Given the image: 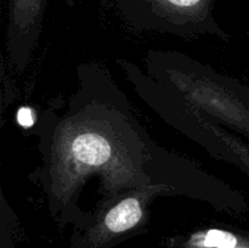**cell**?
I'll list each match as a JSON object with an SVG mask.
<instances>
[{
	"label": "cell",
	"instance_id": "277c9868",
	"mask_svg": "<svg viewBox=\"0 0 249 248\" xmlns=\"http://www.w3.org/2000/svg\"><path fill=\"white\" fill-rule=\"evenodd\" d=\"M152 111L212 158L226 162L249 177V143L168 88L158 90Z\"/></svg>",
	"mask_w": 249,
	"mask_h": 248
},
{
	"label": "cell",
	"instance_id": "6da1fadb",
	"mask_svg": "<svg viewBox=\"0 0 249 248\" xmlns=\"http://www.w3.org/2000/svg\"><path fill=\"white\" fill-rule=\"evenodd\" d=\"M36 148L40 162L29 179L60 223L79 226L89 219L80 203L94 179L95 207L129 190L168 185L177 196L219 212L243 214L249 208L242 192L160 145L108 68L94 61L77 66V85L67 99L38 114Z\"/></svg>",
	"mask_w": 249,
	"mask_h": 248
},
{
	"label": "cell",
	"instance_id": "3957f363",
	"mask_svg": "<svg viewBox=\"0 0 249 248\" xmlns=\"http://www.w3.org/2000/svg\"><path fill=\"white\" fill-rule=\"evenodd\" d=\"M126 24L136 31L157 32L190 39L215 36L229 41L231 35L215 16L218 0H113Z\"/></svg>",
	"mask_w": 249,
	"mask_h": 248
},
{
	"label": "cell",
	"instance_id": "52a82bcc",
	"mask_svg": "<svg viewBox=\"0 0 249 248\" xmlns=\"http://www.w3.org/2000/svg\"><path fill=\"white\" fill-rule=\"evenodd\" d=\"M180 248H249V233L225 228H204L177 238Z\"/></svg>",
	"mask_w": 249,
	"mask_h": 248
},
{
	"label": "cell",
	"instance_id": "8992f818",
	"mask_svg": "<svg viewBox=\"0 0 249 248\" xmlns=\"http://www.w3.org/2000/svg\"><path fill=\"white\" fill-rule=\"evenodd\" d=\"M48 0H6L5 51L15 73L24 72L39 43Z\"/></svg>",
	"mask_w": 249,
	"mask_h": 248
},
{
	"label": "cell",
	"instance_id": "5b68a950",
	"mask_svg": "<svg viewBox=\"0 0 249 248\" xmlns=\"http://www.w3.org/2000/svg\"><path fill=\"white\" fill-rule=\"evenodd\" d=\"M177 196L168 185H150L123 192L91 211L78 226L77 240L87 248H106L109 243L141 230L147 224L150 207L158 197Z\"/></svg>",
	"mask_w": 249,
	"mask_h": 248
},
{
	"label": "cell",
	"instance_id": "7a4b0ae2",
	"mask_svg": "<svg viewBox=\"0 0 249 248\" xmlns=\"http://www.w3.org/2000/svg\"><path fill=\"white\" fill-rule=\"evenodd\" d=\"M145 72L249 143V87L177 50L151 49Z\"/></svg>",
	"mask_w": 249,
	"mask_h": 248
}]
</instances>
